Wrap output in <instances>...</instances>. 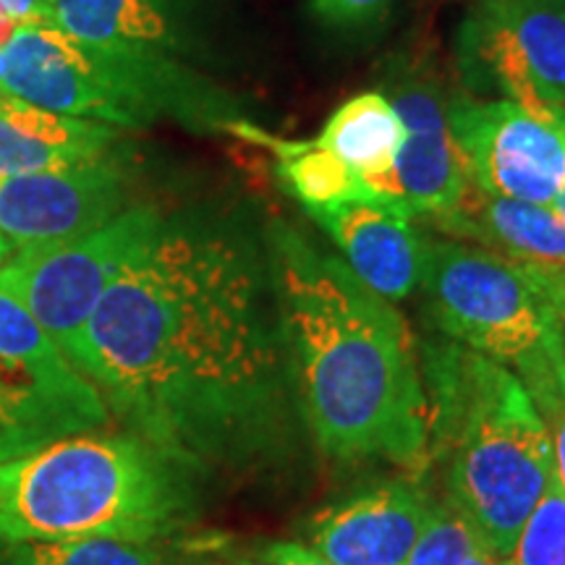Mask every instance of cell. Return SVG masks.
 <instances>
[{
  "instance_id": "1",
  "label": "cell",
  "mask_w": 565,
  "mask_h": 565,
  "mask_svg": "<svg viewBox=\"0 0 565 565\" xmlns=\"http://www.w3.org/2000/svg\"><path fill=\"white\" fill-rule=\"evenodd\" d=\"M66 356L126 433L210 477L280 475L307 440L265 233L166 217Z\"/></svg>"
},
{
  "instance_id": "2",
  "label": "cell",
  "mask_w": 565,
  "mask_h": 565,
  "mask_svg": "<svg viewBox=\"0 0 565 565\" xmlns=\"http://www.w3.org/2000/svg\"><path fill=\"white\" fill-rule=\"evenodd\" d=\"M299 412L322 456L424 469L429 404L404 315L286 221L265 231Z\"/></svg>"
},
{
  "instance_id": "3",
  "label": "cell",
  "mask_w": 565,
  "mask_h": 565,
  "mask_svg": "<svg viewBox=\"0 0 565 565\" xmlns=\"http://www.w3.org/2000/svg\"><path fill=\"white\" fill-rule=\"evenodd\" d=\"M419 364L429 404L427 461L443 463L445 503L479 545L505 557L557 475L545 424L511 366L448 338L422 345Z\"/></svg>"
},
{
  "instance_id": "4",
  "label": "cell",
  "mask_w": 565,
  "mask_h": 565,
  "mask_svg": "<svg viewBox=\"0 0 565 565\" xmlns=\"http://www.w3.org/2000/svg\"><path fill=\"white\" fill-rule=\"evenodd\" d=\"M204 477L134 433H79L0 461V545L152 542L200 515Z\"/></svg>"
},
{
  "instance_id": "5",
  "label": "cell",
  "mask_w": 565,
  "mask_h": 565,
  "mask_svg": "<svg viewBox=\"0 0 565 565\" xmlns=\"http://www.w3.org/2000/svg\"><path fill=\"white\" fill-rule=\"evenodd\" d=\"M3 53L9 95L116 129L150 124L181 84L173 63L100 51L51 24L19 26Z\"/></svg>"
},
{
  "instance_id": "6",
  "label": "cell",
  "mask_w": 565,
  "mask_h": 565,
  "mask_svg": "<svg viewBox=\"0 0 565 565\" xmlns=\"http://www.w3.org/2000/svg\"><path fill=\"white\" fill-rule=\"evenodd\" d=\"M419 288L437 333L511 370L561 320L524 267L456 238L424 236Z\"/></svg>"
},
{
  "instance_id": "7",
  "label": "cell",
  "mask_w": 565,
  "mask_h": 565,
  "mask_svg": "<svg viewBox=\"0 0 565 565\" xmlns=\"http://www.w3.org/2000/svg\"><path fill=\"white\" fill-rule=\"evenodd\" d=\"M108 422L100 391L0 288V461Z\"/></svg>"
},
{
  "instance_id": "8",
  "label": "cell",
  "mask_w": 565,
  "mask_h": 565,
  "mask_svg": "<svg viewBox=\"0 0 565 565\" xmlns=\"http://www.w3.org/2000/svg\"><path fill=\"white\" fill-rule=\"evenodd\" d=\"M162 221L158 207L137 204L79 238L19 249L0 267V288L68 353L110 282L152 242Z\"/></svg>"
},
{
  "instance_id": "9",
  "label": "cell",
  "mask_w": 565,
  "mask_h": 565,
  "mask_svg": "<svg viewBox=\"0 0 565 565\" xmlns=\"http://www.w3.org/2000/svg\"><path fill=\"white\" fill-rule=\"evenodd\" d=\"M466 82L536 116L565 113V0H479L458 30Z\"/></svg>"
},
{
  "instance_id": "10",
  "label": "cell",
  "mask_w": 565,
  "mask_h": 565,
  "mask_svg": "<svg viewBox=\"0 0 565 565\" xmlns=\"http://www.w3.org/2000/svg\"><path fill=\"white\" fill-rule=\"evenodd\" d=\"M466 173L487 194L553 207L565 183V113L536 116L511 100L448 97Z\"/></svg>"
},
{
  "instance_id": "11",
  "label": "cell",
  "mask_w": 565,
  "mask_h": 565,
  "mask_svg": "<svg viewBox=\"0 0 565 565\" xmlns=\"http://www.w3.org/2000/svg\"><path fill=\"white\" fill-rule=\"evenodd\" d=\"M387 100L404 124V141L391 173L366 183L374 200L412 217H435L461 200L469 173L448 124V95L422 61H393Z\"/></svg>"
},
{
  "instance_id": "12",
  "label": "cell",
  "mask_w": 565,
  "mask_h": 565,
  "mask_svg": "<svg viewBox=\"0 0 565 565\" xmlns=\"http://www.w3.org/2000/svg\"><path fill=\"white\" fill-rule=\"evenodd\" d=\"M126 194V171L108 158L0 175V233L17 249L71 242L121 215Z\"/></svg>"
},
{
  "instance_id": "13",
  "label": "cell",
  "mask_w": 565,
  "mask_h": 565,
  "mask_svg": "<svg viewBox=\"0 0 565 565\" xmlns=\"http://www.w3.org/2000/svg\"><path fill=\"white\" fill-rule=\"evenodd\" d=\"M429 505L416 484H377L315 515L307 540L333 565H406Z\"/></svg>"
},
{
  "instance_id": "14",
  "label": "cell",
  "mask_w": 565,
  "mask_h": 565,
  "mask_svg": "<svg viewBox=\"0 0 565 565\" xmlns=\"http://www.w3.org/2000/svg\"><path fill=\"white\" fill-rule=\"evenodd\" d=\"M333 238L343 263L364 286L391 303L416 294L424 265V236L414 217L377 200H343L307 207Z\"/></svg>"
},
{
  "instance_id": "15",
  "label": "cell",
  "mask_w": 565,
  "mask_h": 565,
  "mask_svg": "<svg viewBox=\"0 0 565 565\" xmlns=\"http://www.w3.org/2000/svg\"><path fill=\"white\" fill-rule=\"evenodd\" d=\"M427 221L445 236L482 246L515 265H565V225L553 210L487 194L471 181L454 207Z\"/></svg>"
},
{
  "instance_id": "16",
  "label": "cell",
  "mask_w": 565,
  "mask_h": 565,
  "mask_svg": "<svg viewBox=\"0 0 565 565\" xmlns=\"http://www.w3.org/2000/svg\"><path fill=\"white\" fill-rule=\"evenodd\" d=\"M118 129L0 95V175L53 171L108 158Z\"/></svg>"
},
{
  "instance_id": "17",
  "label": "cell",
  "mask_w": 565,
  "mask_h": 565,
  "mask_svg": "<svg viewBox=\"0 0 565 565\" xmlns=\"http://www.w3.org/2000/svg\"><path fill=\"white\" fill-rule=\"evenodd\" d=\"M51 26L100 51L162 58L175 45L168 0H47Z\"/></svg>"
},
{
  "instance_id": "18",
  "label": "cell",
  "mask_w": 565,
  "mask_h": 565,
  "mask_svg": "<svg viewBox=\"0 0 565 565\" xmlns=\"http://www.w3.org/2000/svg\"><path fill=\"white\" fill-rule=\"evenodd\" d=\"M317 139L370 183L393 171L404 124L385 92L372 89L338 105Z\"/></svg>"
},
{
  "instance_id": "19",
  "label": "cell",
  "mask_w": 565,
  "mask_h": 565,
  "mask_svg": "<svg viewBox=\"0 0 565 565\" xmlns=\"http://www.w3.org/2000/svg\"><path fill=\"white\" fill-rule=\"evenodd\" d=\"M238 137L257 141L275 154L282 186L303 207H320L343 200H374L366 181L330 152L320 139H282L254 124H228ZM380 202V200H377Z\"/></svg>"
},
{
  "instance_id": "20",
  "label": "cell",
  "mask_w": 565,
  "mask_h": 565,
  "mask_svg": "<svg viewBox=\"0 0 565 565\" xmlns=\"http://www.w3.org/2000/svg\"><path fill=\"white\" fill-rule=\"evenodd\" d=\"M545 424L555 454V471L565 490V335L557 320L529 356L513 366Z\"/></svg>"
},
{
  "instance_id": "21",
  "label": "cell",
  "mask_w": 565,
  "mask_h": 565,
  "mask_svg": "<svg viewBox=\"0 0 565 565\" xmlns=\"http://www.w3.org/2000/svg\"><path fill=\"white\" fill-rule=\"evenodd\" d=\"M0 565H166L162 555L141 542L82 536V540L3 545Z\"/></svg>"
},
{
  "instance_id": "22",
  "label": "cell",
  "mask_w": 565,
  "mask_h": 565,
  "mask_svg": "<svg viewBox=\"0 0 565 565\" xmlns=\"http://www.w3.org/2000/svg\"><path fill=\"white\" fill-rule=\"evenodd\" d=\"M503 565H565V490L557 475L515 534Z\"/></svg>"
},
{
  "instance_id": "23",
  "label": "cell",
  "mask_w": 565,
  "mask_h": 565,
  "mask_svg": "<svg viewBox=\"0 0 565 565\" xmlns=\"http://www.w3.org/2000/svg\"><path fill=\"white\" fill-rule=\"evenodd\" d=\"M475 545V534L456 508L448 503H433L427 524H424L406 565H461Z\"/></svg>"
},
{
  "instance_id": "24",
  "label": "cell",
  "mask_w": 565,
  "mask_h": 565,
  "mask_svg": "<svg viewBox=\"0 0 565 565\" xmlns=\"http://www.w3.org/2000/svg\"><path fill=\"white\" fill-rule=\"evenodd\" d=\"M395 0H307V9L333 30H366L383 24Z\"/></svg>"
},
{
  "instance_id": "25",
  "label": "cell",
  "mask_w": 565,
  "mask_h": 565,
  "mask_svg": "<svg viewBox=\"0 0 565 565\" xmlns=\"http://www.w3.org/2000/svg\"><path fill=\"white\" fill-rule=\"evenodd\" d=\"M263 561L270 565H333L330 561H324L320 553H315L312 547L288 540L270 542L263 550Z\"/></svg>"
},
{
  "instance_id": "26",
  "label": "cell",
  "mask_w": 565,
  "mask_h": 565,
  "mask_svg": "<svg viewBox=\"0 0 565 565\" xmlns=\"http://www.w3.org/2000/svg\"><path fill=\"white\" fill-rule=\"evenodd\" d=\"M524 267V265H521ZM540 291L555 309H565V265L563 267H524Z\"/></svg>"
},
{
  "instance_id": "27",
  "label": "cell",
  "mask_w": 565,
  "mask_h": 565,
  "mask_svg": "<svg viewBox=\"0 0 565 565\" xmlns=\"http://www.w3.org/2000/svg\"><path fill=\"white\" fill-rule=\"evenodd\" d=\"M17 26H42L51 24L47 0H0Z\"/></svg>"
},
{
  "instance_id": "28",
  "label": "cell",
  "mask_w": 565,
  "mask_h": 565,
  "mask_svg": "<svg viewBox=\"0 0 565 565\" xmlns=\"http://www.w3.org/2000/svg\"><path fill=\"white\" fill-rule=\"evenodd\" d=\"M461 565H503V561H500L498 555H492L490 550H484V547L477 542V545L469 550V555L463 557Z\"/></svg>"
},
{
  "instance_id": "29",
  "label": "cell",
  "mask_w": 565,
  "mask_h": 565,
  "mask_svg": "<svg viewBox=\"0 0 565 565\" xmlns=\"http://www.w3.org/2000/svg\"><path fill=\"white\" fill-rule=\"evenodd\" d=\"M17 30H19L17 21L9 17V11H6L3 3H0V47L9 45V40L13 38V32Z\"/></svg>"
},
{
  "instance_id": "30",
  "label": "cell",
  "mask_w": 565,
  "mask_h": 565,
  "mask_svg": "<svg viewBox=\"0 0 565 565\" xmlns=\"http://www.w3.org/2000/svg\"><path fill=\"white\" fill-rule=\"evenodd\" d=\"M550 210H553V212H555V215H557V217H561V221H563V225H565V183H563L561 194H557V196H555L553 207H550Z\"/></svg>"
},
{
  "instance_id": "31",
  "label": "cell",
  "mask_w": 565,
  "mask_h": 565,
  "mask_svg": "<svg viewBox=\"0 0 565 565\" xmlns=\"http://www.w3.org/2000/svg\"><path fill=\"white\" fill-rule=\"evenodd\" d=\"M11 249H13L11 242H9V238L3 236V233H0V267H3V265H6V259L11 257Z\"/></svg>"
},
{
  "instance_id": "32",
  "label": "cell",
  "mask_w": 565,
  "mask_h": 565,
  "mask_svg": "<svg viewBox=\"0 0 565 565\" xmlns=\"http://www.w3.org/2000/svg\"><path fill=\"white\" fill-rule=\"evenodd\" d=\"M0 95H9V89H6V53H3V47H0Z\"/></svg>"
},
{
  "instance_id": "33",
  "label": "cell",
  "mask_w": 565,
  "mask_h": 565,
  "mask_svg": "<svg viewBox=\"0 0 565 565\" xmlns=\"http://www.w3.org/2000/svg\"><path fill=\"white\" fill-rule=\"evenodd\" d=\"M233 565H270V563H265L263 557H238Z\"/></svg>"
},
{
  "instance_id": "34",
  "label": "cell",
  "mask_w": 565,
  "mask_h": 565,
  "mask_svg": "<svg viewBox=\"0 0 565 565\" xmlns=\"http://www.w3.org/2000/svg\"><path fill=\"white\" fill-rule=\"evenodd\" d=\"M555 309V307H553ZM555 312H557V317H561V322L565 324V309H555Z\"/></svg>"
},
{
  "instance_id": "35",
  "label": "cell",
  "mask_w": 565,
  "mask_h": 565,
  "mask_svg": "<svg viewBox=\"0 0 565 565\" xmlns=\"http://www.w3.org/2000/svg\"><path fill=\"white\" fill-rule=\"evenodd\" d=\"M477 3H479V0H477Z\"/></svg>"
}]
</instances>
